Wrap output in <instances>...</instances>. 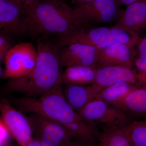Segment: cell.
Returning <instances> with one entry per match:
<instances>
[{
    "mask_svg": "<svg viewBox=\"0 0 146 146\" xmlns=\"http://www.w3.org/2000/svg\"><path fill=\"white\" fill-rule=\"evenodd\" d=\"M139 34L146 28V1L128 6L115 25Z\"/></svg>",
    "mask_w": 146,
    "mask_h": 146,
    "instance_id": "obj_16",
    "label": "cell"
},
{
    "mask_svg": "<svg viewBox=\"0 0 146 146\" xmlns=\"http://www.w3.org/2000/svg\"><path fill=\"white\" fill-rule=\"evenodd\" d=\"M62 90L65 99L76 112L96 98L101 91L94 84H65Z\"/></svg>",
    "mask_w": 146,
    "mask_h": 146,
    "instance_id": "obj_15",
    "label": "cell"
},
{
    "mask_svg": "<svg viewBox=\"0 0 146 146\" xmlns=\"http://www.w3.org/2000/svg\"><path fill=\"white\" fill-rule=\"evenodd\" d=\"M133 62L138 72V83H146V59L135 58Z\"/></svg>",
    "mask_w": 146,
    "mask_h": 146,
    "instance_id": "obj_22",
    "label": "cell"
},
{
    "mask_svg": "<svg viewBox=\"0 0 146 146\" xmlns=\"http://www.w3.org/2000/svg\"><path fill=\"white\" fill-rule=\"evenodd\" d=\"M24 5V14H26L33 8L39 0H21Z\"/></svg>",
    "mask_w": 146,
    "mask_h": 146,
    "instance_id": "obj_25",
    "label": "cell"
},
{
    "mask_svg": "<svg viewBox=\"0 0 146 146\" xmlns=\"http://www.w3.org/2000/svg\"><path fill=\"white\" fill-rule=\"evenodd\" d=\"M113 106L135 119L146 118V83H138L135 89Z\"/></svg>",
    "mask_w": 146,
    "mask_h": 146,
    "instance_id": "obj_14",
    "label": "cell"
},
{
    "mask_svg": "<svg viewBox=\"0 0 146 146\" xmlns=\"http://www.w3.org/2000/svg\"><path fill=\"white\" fill-rule=\"evenodd\" d=\"M136 56L135 58L146 59V35L139 37L136 46Z\"/></svg>",
    "mask_w": 146,
    "mask_h": 146,
    "instance_id": "obj_23",
    "label": "cell"
},
{
    "mask_svg": "<svg viewBox=\"0 0 146 146\" xmlns=\"http://www.w3.org/2000/svg\"><path fill=\"white\" fill-rule=\"evenodd\" d=\"M71 2L73 4L76 5L77 6L82 5L85 4L92 2L95 0H71Z\"/></svg>",
    "mask_w": 146,
    "mask_h": 146,
    "instance_id": "obj_27",
    "label": "cell"
},
{
    "mask_svg": "<svg viewBox=\"0 0 146 146\" xmlns=\"http://www.w3.org/2000/svg\"><path fill=\"white\" fill-rule=\"evenodd\" d=\"M96 69L84 66H74L66 68L62 73L63 84L91 85L94 83Z\"/></svg>",
    "mask_w": 146,
    "mask_h": 146,
    "instance_id": "obj_18",
    "label": "cell"
},
{
    "mask_svg": "<svg viewBox=\"0 0 146 146\" xmlns=\"http://www.w3.org/2000/svg\"><path fill=\"white\" fill-rule=\"evenodd\" d=\"M30 35L57 39L67 38L78 31L74 9L62 0H39L25 15Z\"/></svg>",
    "mask_w": 146,
    "mask_h": 146,
    "instance_id": "obj_2",
    "label": "cell"
},
{
    "mask_svg": "<svg viewBox=\"0 0 146 146\" xmlns=\"http://www.w3.org/2000/svg\"><path fill=\"white\" fill-rule=\"evenodd\" d=\"M117 0H95L77 6L74 9L77 27L84 31L118 21L123 12Z\"/></svg>",
    "mask_w": 146,
    "mask_h": 146,
    "instance_id": "obj_5",
    "label": "cell"
},
{
    "mask_svg": "<svg viewBox=\"0 0 146 146\" xmlns=\"http://www.w3.org/2000/svg\"><path fill=\"white\" fill-rule=\"evenodd\" d=\"M136 56L135 47L116 43L99 50L98 68L118 66L133 68Z\"/></svg>",
    "mask_w": 146,
    "mask_h": 146,
    "instance_id": "obj_12",
    "label": "cell"
},
{
    "mask_svg": "<svg viewBox=\"0 0 146 146\" xmlns=\"http://www.w3.org/2000/svg\"><path fill=\"white\" fill-rule=\"evenodd\" d=\"M117 1L121 6L125 5L127 6V7L135 3L146 1V0H117Z\"/></svg>",
    "mask_w": 146,
    "mask_h": 146,
    "instance_id": "obj_26",
    "label": "cell"
},
{
    "mask_svg": "<svg viewBox=\"0 0 146 146\" xmlns=\"http://www.w3.org/2000/svg\"><path fill=\"white\" fill-rule=\"evenodd\" d=\"M11 35L1 31L0 32V62L3 63L8 53L15 45Z\"/></svg>",
    "mask_w": 146,
    "mask_h": 146,
    "instance_id": "obj_21",
    "label": "cell"
},
{
    "mask_svg": "<svg viewBox=\"0 0 146 146\" xmlns=\"http://www.w3.org/2000/svg\"><path fill=\"white\" fill-rule=\"evenodd\" d=\"M27 146H44L39 141H36L35 139H33L31 141Z\"/></svg>",
    "mask_w": 146,
    "mask_h": 146,
    "instance_id": "obj_29",
    "label": "cell"
},
{
    "mask_svg": "<svg viewBox=\"0 0 146 146\" xmlns=\"http://www.w3.org/2000/svg\"><path fill=\"white\" fill-rule=\"evenodd\" d=\"M62 89L60 86L38 98L17 99L14 104L22 111L39 114L66 127L83 119L65 99Z\"/></svg>",
    "mask_w": 146,
    "mask_h": 146,
    "instance_id": "obj_3",
    "label": "cell"
},
{
    "mask_svg": "<svg viewBox=\"0 0 146 146\" xmlns=\"http://www.w3.org/2000/svg\"><path fill=\"white\" fill-rule=\"evenodd\" d=\"M0 146H9L11 141V135L8 129L1 120L0 123Z\"/></svg>",
    "mask_w": 146,
    "mask_h": 146,
    "instance_id": "obj_24",
    "label": "cell"
},
{
    "mask_svg": "<svg viewBox=\"0 0 146 146\" xmlns=\"http://www.w3.org/2000/svg\"><path fill=\"white\" fill-rule=\"evenodd\" d=\"M138 83L123 82L115 84L103 89L96 98L113 106L135 89Z\"/></svg>",
    "mask_w": 146,
    "mask_h": 146,
    "instance_id": "obj_19",
    "label": "cell"
},
{
    "mask_svg": "<svg viewBox=\"0 0 146 146\" xmlns=\"http://www.w3.org/2000/svg\"><path fill=\"white\" fill-rule=\"evenodd\" d=\"M0 76H1V78L3 79L4 77L5 74V68H3L1 66L0 67Z\"/></svg>",
    "mask_w": 146,
    "mask_h": 146,
    "instance_id": "obj_31",
    "label": "cell"
},
{
    "mask_svg": "<svg viewBox=\"0 0 146 146\" xmlns=\"http://www.w3.org/2000/svg\"><path fill=\"white\" fill-rule=\"evenodd\" d=\"M28 117L31 124L33 138L44 146H70L72 134L62 124L36 113Z\"/></svg>",
    "mask_w": 146,
    "mask_h": 146,
    "instance_id": "obj_7",
    "label": "cell"
},
{
    "mask_svg": "<svg viewBox=\"0 0 146 146\" xmlns=\"http://www.w3.org/2000/svg\"><path fill=\"white\" fill-rule=\"evenodd\" d=\"M0 29L10 35H29L23 9L13 3L0 0Z\"/></svg>",
    "mask_w": 146,
    "mask_h": 146,
    "instance_id": "obj_11",
    "label": "cell"
},
{
    "mask_svg": "<svg viewBox=\"0 0 146 146\" xmlns=\"http://www.w3.org/2000/svg\"><path fill=\"white\" fill-rule=\"evenodd\" d=\"M3 1H7L9 2L13 3L19 6L23 9V11H24V5L23 3L22 2L21 0H3Z\"/></svg>",
    "mask_w": 146,
    "mask_h": 146,
    "instance_id": "obj_28",
    "label": "cell"
},
{
    "mask_svg": "<svg viewBox=\"0 0 146 146\" xmlns=\"http://www.w3.org/2000/svg\"><path fill=\"white\" fill-rule=\"evenodd\" d=\"M139 35L123 27H98L84 31H79L65 39H57L60 48L71 43L78 42L103 48L116 44L122 43L135 47Z\"/></svg>",
    "mask_w": 146,
    "mask_h": 146,
    "instance_id": "obj_4",
    "label": "cell"
},
{
    "mask_svg": "<svg viewBox=\"0 0 146 146\" xmlns=\"http://www.w3.org/2000/svg\"><path fill=\"white\" fill-rule=\"evenodd\" d=\"M70 146H91L88 145H85L80 142H78L76 141H74Z\"/></svg>",
    "mask_w": 146,
    "mask_h": 146,
    "instance_id": "obj_30",
    "label": "cell"
},
{
    "mask_svg": "<svg viewBox=\"0 0 146 146\" xmlns=\"http://www.w3.org/2000/svg\"><path fill=\"white\" fill-rule=\"evenodd\" d=\"M1 120L13 138L22 146H27L33 138L31 124L28 117L11 106L8 101L3 100L0 104Z\"/></svg>",
    "mask_w": 146,
    "mask_h": 146,
    "instance_id": "obj_9",
    "label": "cell"
},
{
    "mask_svg": "<svg viewBox=\"0 0 146 146\" xmlns=\"http://www.w3.org/2000/svg\"><path fill=\"white\" fill-rule=\"evenodd\" d=\"M99 50L89 45L78 42L71 43L59 50L61 66H84L97 69Z\"/></svg>",
    "mask_w": 146,
    "mask_h": 146,
    "instance_id": "obj_10",
    "label": "cell"
},
{
    "mask_svg": "<svg viewBox=\"0 0 146 146\" xmlns=\"http://www.w3.org/2000/svg\"><path fill=\"white\" fill-rule=\"evenodd\" d=\"M127 128L133 146H146V126L141 121L134 120Z\"/></svg>",
    "mask_w": 146,
    "mask_h": 146,
    "instance_id": "obj_20",
    "label": "cell"
},
{
    "mask_svg": "<svg viewBox=\"0 0 146 146\" xmlns=\"http://www.w3.org/2000/svg\"><path fill=\"white\" fill-rule=\"evenodd\" d=\"M141 121V122H142L143 123L144 125H145L146 126V118H145L144 119L142 120V121Z\"/></svg>",
    "mask_w": 146,
    "mask_h": 146,
    "instance_id": "obj_32",
    "label": "cell"
},
{
    "mask_svg": "<svg viewBox=\"0 0 146 146\" xmlns=\"http://www.w3.org/2000/svg\"><path fill=\"white\" fill-rule=\"evenodd\" d=\"M36 48L31 42H21L9 51L5 59L3 79L23 77L33 70L37 59Z\"/></svg>",
    "mask_w": 146,
    "mask_h": 146,
    "instance_id": "obj_8",
    "label": "cell"
},
{
    "mask_svg": "<svg viewBox=\"0 0 146 146\" xmlns=\"http://www.w3.org/2000/svg\"><path fill=\"white\" fill-rule=\"evenodd\" d=\"M127 125L100 127V146H133Z\"/></svg>",
    "mask_w": 146,
    "mask_h": 146,
    "instance_id": "obj_17",
    "label": "cell"
},
{
    "mask_svg": "<svg viewBox=\"0 0 146 146\" xmlns=\"http://www.w3.org/2000/svg\"><path fill=\"white\" fill-rule=\"evenodd\" d=\"M76 112L84 121L98 128L126 125L136 120L98 98Z\"/></svg>",
    "mask_w": 146,
    "mask_h": 146,
    "instance_id": "obj_6",
    "label": "cell"
},
{
    "mask_svg": "<svg viewBox=\"0 0 146 146\" xmlns=\"http://www.w3.org/2000/svg\"><path fill=\"white\" fill-rule=\"evenodd\" d=\"M138 83V72L133 68L111 66L96 69L94 85L100 89L120 82Z\"/></svg>",
    "mask_w": 146,
    "mask_h": 146,
    "instance_id": "obj_13",
    "label": "cell"
},
{
    "mask_svg": "<svg viewBox=\"0 0 146 146\" xmlns=\"http://www.w3.org/2000/svg\"><path fill=\"white\" fill-rule=\"evenodd\" d=\"M60 48L57 39L39 37L36 40L37 59L34 69L25 76L10 79L6 86L7 92L38 98L62 86Z\"/></svg>",
    "mask_w": 146,
    "mask_h": 146,
    "instance_id": "obj_1",
    "label": "cell"
}]
</instances>
